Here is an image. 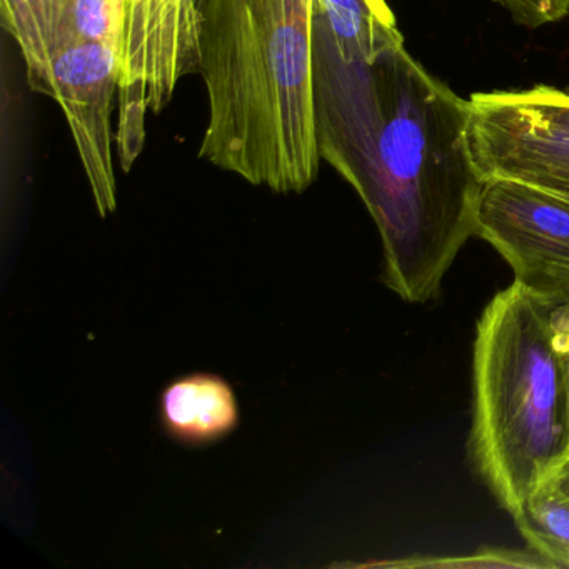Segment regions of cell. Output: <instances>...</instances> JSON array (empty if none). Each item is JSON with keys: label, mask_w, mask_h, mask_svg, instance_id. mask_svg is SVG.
<instances>
[{"label": "cell", "mask_w": 569, "mask_h": 569, "mask_svg": "<svg viewBox=\"0 0 569 569\" xmlns=\"http://www.w3.org/2000/svg\"><path fill=\"white\" fill-rule=\"evenodd\" d=\"M312 52L319 156L371 214L382 282L425 305L478 232L485 181L469 151L468 99L405 41L369 52L339 44L316 4Z\"/></svg>", "instance_id": "1"}, {"label": "cell", "mask_w": 569, "mask_h": 569, "mask_svg": "<svg viewBox=\"0 0 569 569\" xmlns=\"http://www.w3.org/2000/svg\"><path fill=\"white\" fill-rule=\"evenodd\" d=\"M316 0H202L199 74L209 118L199 158L276 194L319 176Z\"/></svg>", "instance_id": "2"}, {"label": "cell", "mask_w": 569, "mask_h": 569, "mask_svg": "<svg viewBox=\"0 0 569 569\" xmlns=\"http://www.w3.org/2000/svg\"><path fill=\"white\" fill-rule=\"evenodd\" d=\"M558 306L515 281L476 325L469 461L512 519L569 456V348Z\"/></svg>", "instance_id": "3"}, {"label": "cell", "mask_w": 569, "mask_h": 569, "mask_svg": "<svg viewBox=\"0 0 569 569\" xmlns=\"http://www.w3.org/2000/svg\"><path fill=\"white\" fill-rule=\"evenodd\" d=\"M116 14L118 119L114 144L122 171L144 151L148 116L174 98L179 81L199 72L202 0H112Z\"/></svg>", "instance_id": "4"}, {"label": "cell", "mask_w": 569, "mask_h": 569, "mask_svg": "<svg viewBox=\"0 0 569 569\" xmlns=\"http://www.w3.org/2000/svg\"><path fill=\"white\" fill-rule=\"evenodd\" d=\"M468 142L482 181L515 179L569 196V92L552 86L476 92Z\"/></svg>", "instance_id": "5"}, {"label": "cell", "mask_w": 569, "mask_h": 569, "mask_svg": "<svg viewBox=\"0 0 569 569\" xmlns=\"http://www.w3.org/2000/svg\"><path fill=\"white\" fill-rule=\"evenodd\" d=\"M478 238L508 262L529 291L569 301V199L515 179L482 182Z\"/></svg>", "instance_id": "6"}, {"label": "cell", "mask_w": 569, "mask_h": 569, "mask_svg": "<svg viewBox=\"0 0 569 569\" xmlns=\"http://www.w3.org/2000/svg\"><path fill=\"white\" fill-rule=\"evenodd\" d=\"M52 69V99L71 129L98 214L108 218L118 209L112 156V114L119 92L114 49L74 36L56 56Z\"/></svg>", "instance_id": "7"}, {"label": "cell", "mask_w": 569, "mask_h": 569, "mask_svg": "<svg viewBox=\"0 0 569 569\" xmlns=\"http://www.w3.org/2000/svg\"><path fill=\"white\" fill-rule=\"evenodd\" d=\"M162 428L189 448L209 446L239 426V402L224 378L194 372L166 386L159 398Z\"/></svg>", "instance_id": "8"}, {"label": "cell", "mask_w": 569, "mask_h": 569, "mask_svg": "<svg viewBox=\"0 0 569 569\" xmlns=\"http://www.w3.org/2000/svg\"><path fill=\"white\" fill-rule=\"evenodd\" d=\"M76 0H0L2 28L14 39L29 88L52 98L54 59L74 38Z\"/></svg>", "instance_id": "9"}, {"label": "cell", "mask_w": 569, "mask_h": 569, "mask_svg": "<svg viewBox=\"0 0 569 569\" xmlns=\"http://www.w3.org/2000/svg\"><path fill=\"white\" fill-rule=\"evenodd\" d=\"M316 11L345 48L368 52L405 41L385 0H316Z\"/></svg>", "instance_id": "10"}, {"label": "cell", "mask_w": 569, "mask_h": 569, "mask_svg": "<svg viewBox=\"0 0 569 569\" xmlns=\"http://www.w3.org/2000/svg\"><path fill=\"white\" fill-rule=\"evenodd\" d=\"M515 522L532 551L555 568H569V498L552 478L538 486Z\"/></svg>", "instance_id": "11"}, {"label": "cell", "mask_w": 569, "mask_h": 569, "mask_svg": "<svg viewBox=\"0 0 569 569\" xmlns=\"http://www.w3.org/2000/svg\"><path fill=\"white\" fill-rule=\"evenodd\" d=\"M389 568H426V569H552L549 559L529 549L481 548L471 555L462 556H409V558L392 559L378 562Z\"/></svg>", "instance_id": "12"}, {"label": "cell", "mask_w": 569, "mask_h": 569, "mask_svg": "<svg viewBox=\"0 0 569 569\" xmlns=\"http://www.w3.org/2000/svg\"><path fill=\"white\" fill-rule=\"evenodd\" d=\"M72 28L76 38L114 49L116 14L112 0H76Z\"/></svg>", "instance_id": "13"}, {"label": "cell", "mask_w": 569, "mask_h": 569, "mask_svg": "<svg viewBox=\"0 0 569 569\" xmlns=\"http://www.w3.org/2000/svg\"><path fill=\"white\" fill-rule=\"evenodd\" d=\"M516 24L526 29H541L569 16V0H495Z\"/></svg>", "instance_id": "14"}, {"label": "cell", "mask_w": 569, "mask_h": 569, "mask_svg": "<svg viewBox=\"0 0 569 569\" xmlns=\"http://www.w3.org/2000/svg\"><path fill=\"white\" fill-rule=\"evenodd\" d=\"M551 478L552 481L556 482V486L569 498V456L562 461V465L556 469Z\"/></svg>", "instance_id": "15"}, {"label": "cell", "mask_w": 569, "mask_h": 569, "mask_svg": "<svg viewBox=\"0 0 569 569\" xmlns=\"http://www.w3.org/2000/svg\"><path fill=\"white\" fill-rule=\"evenodd\" d=\"M568 395H569V358H568Z\"/></svg>", "instance_id": "16"}, {"label": "cell", "mask_w": 569, "mask_h": 569, "mask_svg": "<svg viewBox=\"0 0 569 569\" xmlns=\"http://www.w3.org/2000/svg\"><path fill=\"white\" fill-rule=\"evenodd\" d=\"M561 198H566V199H569V196H561Z\"/></svg>", "instance_id": "17"}]
</instances>
